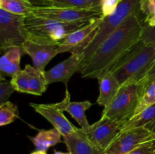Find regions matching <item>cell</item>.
Listing matches in <instances>:
<instances>
[{
	"instance_id": "6da1fadb",
	"label": "cell",
	"mask_w": 155,
	"mask_h": 154,
	"mask_svg": "<svg viewBox=\"0 0 155 154\" xmlns=\"http://www.w3.org/2000/svg\"><path fill=\"white\" fill-rule=\"evenodd\" d=\"M143 24L139 14L131 15L82 63L80 72L85 79H98L110 72L141 42Z\"/></svg>"
},
{
	"instance_id": "7a4b0ae2",
	"label": "cell",
	"mask_w": 155,
	"mask_h": 154,
	"mask_svg": "<svg viewBox=\"0 0 155 154\" xmlns=\"http://www.w3.org/2000/svg\"><path fill=\"white\" fill-rule=\"evenodd\" d=\"M155 62V45L139 42L111 71L120 85L138 82Z\"/></svg>"
},
{
	"instance_id": "3957f363",
	"label": "cell",
	"mask_w": 155,
	"mask_h": 154,
	"mask_svg": "<svg viewBox=\"0 0 155 154\" xmlns=\"http://www.w3.org/2000/svg\"><path fill=\"white\" fill-rule=\"evenodd\" d=\"M141 1L142 0H122L113 14L102 18L95 36L82 51L85 54V60L89 58L98 46L131 15L141 13Z\"/></svg>"
},
{
	"instance_id": "277c9868",
	"label": "cell",
	"mask_w": 155,
	"mask_h": 154,
	"mask_svg": "<svg viewBox=\"0 0 155 154\" xmlns=\"http://www.w3.org/2000/svg\"><path fill=\"white\" fill-rule=\"evenodd\" d=\"M24 23L29 38L60 44L70 33L89 22L65 23L30 15L25 17Z\"/></svg>"
},
{
	"instance_id": "5b68a950",
	"label": "cell",
	"mask_w": 155,
	"mask_h": 154,
	"mask_svg": "<svg viewBox=\"0 0 155 154\" xmlns=\"http://www.w3.org/2000/svg\"><path fill=\"white\" fill-rule=\"evenodd\" d=\"M140 98V86L137 82L121 85L110 104L104 108L101 116L124 123L133 116Z\"/></svg>"
},
{
	"instance_id": "8992f818",
	"label": "cell",
	"mask_w": 155,
	"mask_h": 154,
	"mask_svg": "<svg viewBox=\"0 0 155 154\" xmlns=\"http://www.w3.org/2000/svg\"><path fill=\"white\" fill-rule=\"evenodd\" d=\"M25 17L0 8V49L1 51L15 47L22 48L29 34L24 23Z\"/></svg>"
},
{
	"instance_id": "52a82bcc",
	"label": "cell",
	"mask_w": 155,
	"mask_h": 154,
	"mask_svg": "<svg viewBox=\"0 0 155 154\" xmlns=\"http://www.w3.org/2000/svg\"><path fill=\"white\" fill-rule=\"evenodd\" d=\"M31 15L65 23L89 22L103 17L101 8H77L51 6H34Z\"/></svg>"
},
{
	"instance_id": "ba28073f",
	"label": "cell",
	"mask_w": 155,
	"mask_h": 154,
	"mask_svg": "<svg viewBox=\"0 0 155 154\" xmlns=\"http://www.w3.org/2000/svg\"><path fill=\"white\" fill-rule=\"evenodd\" d=\"M155 140V131L147 127L120 132L101 154H128L141 145Z\"/></svg>"
},
{
	"instance_id": "9c48e42d",
	"label": "cell",
	"mask_w": 155,
	"mask_h": 154,
	"mask_svg": "<svg viewBox=\"0 0 155 154\" xmlns=\"http://www.w3.org/2000/svg\"><path fill=\"white\" fill-rule=\"evenodd\" d=\"M123 124L121 121L101 116L98 122L91 125L90 128L84 132L88 140L103 152L119 134Z\"/></svg>"
},
{
	"instance_id": "30bf717a",
	"label": "cell",
	"mask_w": 155,
	"mask_h": 154,
	"mask_svg": "<svg viewBox=\"0 0 155 154\" xmlns=\"http://www.w3.org/2000/svg\"><path fill=\"white\" fill-rule=\"evenodd\" d=\"M102 18L103 17L92 20L81 28L70 33L58 46V53L82 52L95 36Z\"/></svg>"
},
{
	"instance_id": "8fae6325",
	"label": "cell",
	"mask_w": 155,
	"mask_h": 154,
	"mask_svg": "<svg viewBox=\"0 0 155 154\" xmlns=\"http://www.w3.org/2000/svg\"><path fill=\"white\" fill-rule=\"evenodd\" d=\"M60 44L28 38L23 45L22 49L24 54L31 57L35 68L45 71L46 65L58 54L57 48Z\"/></svg>"
},
{
	"instance_id": "7c38bea8",
	"label": "cell",
	"mask_w": 155,
	"mask_h": 154,
	"mask_svg": "<svg viewBox=\"0 0 155 154\" xmlns=\"http://www.w3.org/2000/svg\"><path fill=\"white\" fill-rule=\"evenodd\" d=\"M30 106L36 112L48 121L53 128H56L63 137L76 132L79 128L74 126L64 115L63 110L56 104H34L30 103Z\"/></svg>"
},
{
	"instance_id": "4fadbf2b",
	"label": "cell",
	"mask_w": 155,
	"mask_h": 154,
	"mask_svg": "<svg viewBox=\"0 0 155 154\" xmlns=\"http://www.w3.org/2000/svg\"><path fill=\"white\" fill-rule=\"evenodd\" d=\"M84 60L85 54L83 52L73 53L68 59L58 63L49 70L45 71L48 84L61 82L67 87L72 75L80 70Z\"/></svg>"
},
{
	"instance_id": "5bb4252c",
	"label": "cell",
	"mask_w": 155,
	"mask_h": 154,
	"mask_svg": "<svg viewBox=\"0 0 155 154\" xmlns=\"http://www.w3.org/2000/svg\"><path fill=\"white\" fill-rule=\"evenodd\" d=\"M58 105L63 111H67L75 119L84 131H87L90 128L91 125L88 122L86 112L92 106L89 101H71V95L66 90L64 99L58 103Z\"/></svg>"
},
{
	"instance_id": "9a60e30c",
	"label": "cell",
	"mask_w": 155,
	"mask_h": 154,
	"mask_svg": "<svg viewBox=\"0 0 155 154\" xmlns=\"http://www.w3.org/2000/svg\"><path fill=\"white\" fill-rule=\"evenodd\" d=\"M63 141L71 154H101L102 151L94 146L81 128L70 135L63 137Z\"/></svg>"
},
{
	"instance_id": "2e32d148",
	"label": "cell",
	"mask_w": 155,
	"mask_h": 154,
	"mask_svg": "<svg viewBox=\"0 0 155 154\" xmlns=\"http://www.w3.org/2000/svg\"><path fill=\"white\" fill-rule=\"evenodd\" d=\"M97 79L99 85V96L96 103L105 108L116 96L121 85L110 72L104 73Z\"/></svg>"
},
{
	"instance_id": "e0dca14e",
	"label": "cell",
	"mask_w": 155,
	"mask_h": 154,
	"mask_svg": "<svg viewBox=\"0 0 155 154\" xmlns=\"http://www.w3.org/2000/svg\"><path fill=\"white\" fill-rule=\"evenodd\" d=\"M22 48L15 47L6 50L0 58V72L1 79H4V75L14 76L21 70V58L24 54Z\"/></svg>"
},
{
	"instance_id": "ac0fdd59",
	"label": "cell",
	"mask_w": 155,
	"mask_h": 154,
	"mask_svg": "<svg viewBox=\"0 0 155 154\" xmlns=\"http://www.w3.org/2000/svg\"><path fill=\"white\" fill-rule=\"evenodd\" d=\"M28 76V94L36 96H41L48 87L45 71H40L30 64L25 68Z\"/></svg>"
},
{
	"instance_id": "d6986e66",
	"label": "cell",
	"mask_w": 155,
	"mask_h": 154,
	"mask_svg": "<svg viewBox=\"0 0 155 154\" xmlns=\"http://www.w3.org/2000/svg\"><path fill=\"white\" fill-rule=\"evenodd\" d=\"M62 134L56 128L39 130V132L34 137H29L30 140L36 147V150L45 151L51 146H54L61 141Z\"/></svg>"
},
{
	"instance_id": "ffe728a7",
	"label": "cell",
	"mask_w": 155,
	"mask_h": 154,
	"mask_svg": "<svg viewBox=\"0 0 155 154\" xmlns=\"http://www.w3.org/2000/svg\"><path fill=\"white\" fill-rule=\"evenodd\" d=\"M155 122V104L142 110L136 116H133L126 121L120 127V132L133 128L147 127L149 128Z\"/></svg>"
},
{
	"instance_id": "44dd1931",
	"label": "cell",
	"mask_w": 155,
	"mask_h": 154,
	"mask_svg": "<svg viewBox=\"0 0 155 154\" xmlns=\"http://www.w3.org/2000/svg\"><path fill=\"white\" fill-rule=\"evenodd\" d=\"M33 7L30 0H0V8L24 17L32 14Z\"/></svg>"
},
{
	"instance_id": "7402d4cb",
	"label": "cell",
	"mask_w": 155,
	"mask_h": 154,
	"mask_svg": "<svg viewBox=\"0 0 155 154\" xmlns=\"http://www.w3.org/2000/svg\"><path fill=\"white\" fill-rule=\"evenodd\" d=\"M34 6L93 8L86 0H30Z\"/></svg>"
},
{
	"instance_id": "603a6c76",
	"label": "cell",
	"mask_w": 155,
	"mask_h": 154,
	"mask_svg": "<svg viewBox=\"0 0 155 154\" xmlns=\"http://www.w3.org/2000/svg\"><path fill=\"white\" fill-rule=\"evenodd\" d=\"M155 104V79L146 86L139 100V104L133 113V116H136L139 113ZM132 116V117H133Z\"/></svg>"
},
{
	"instance_id": "cb8c5ba5",
	"label": "cell",
	"mask_w": 155,
	"mask_h": 154,
	"mask_svg": "<svg viewBox=\"0 0 155 154\" xmlns=\"http://www.w3.org/2000/svg\"><path fill=\"white\" fill-rule=\"evenodd\" d=\"M19 111L15 104L8 101L0 104V125L5 126L15 122L18 117Z\"/></svg>"
},
{
	"instance_id": "d4e9b609",
	"label": "cell",
	"mask_w": 155,
	"mask_h": 154,
	"mask_svg": "<svg viewBox=\"0 0 155 154\" xmlns=\"http://www.w3.org/2000/svg\"><path fill=\"white\" fill-rule=\"evenodd\" d=\"M10 82L16 91L28 94V76L25 69L12 76Z\"/></svg>"
},
{
	"instance_id": "484cf974",
	"label": "cell",
	"mask_w": 155,
	"mask_h": 154,
	"mask_svg": "<svg viewBox=\"0 0 155 154\" xmlns=\"http://www.w3.org/2000/svg\"><path fill=\"white\" fill-rule=\"evenodd\" d=\"M141 42L144 45H155V27L143 24V29L141 34Z\"/></svg>"
},
{
	"instance_id": "4316f807",
	"label": "cell",
	"mask_w": 155,
	"mask_h": 154,
	"mask_svg": "<svg viewBox=\"0 0 155 154\" xmlns=\"http://www.w3.org/2000/svg\"><path fill=\"white\" fill-rule=\"evenodd\" d=\"M15 91V89L12 86L11 82L6 80L1 79L0 82V104H4L5 102L8 101V98Z\"/></svg>"
},
{
	"instance_id": "83f0119b",
	"label": "cell",
	"mask_w": 155,
	"mask_h": 154,
	"mask_svg": "<svg viewBox=\"0 0 155 154\" xmlns=\"http://www.w3.org/2000/svg\"><path fill=\"white\" fill-rule=\"evenodd\" d=\"M121 1L122 0H102L101 10L102 12L103 18H105L113 14Z\"/></svg>"
},
{
	"instance_id": "f1b7e54d",
	"label": "cell",
	"mask_w": 155,
	"mask_h": 154,
	"mask_svg": "<svg viewBox=\"0 0 155 154\" xmlns=\"http://www.w3.org/2000/svg\"><path fill=\"white\" fill-rule=\"evenodd\" d=\"M155 79V62L153 63V65L151 66V67L150 68L149 70L146 72L145 75L138 82V84L140 86V95L142 93V91H144V89L146 88V86L148 85L149 83H151V82L154 81Z\"/></svg>"
},
{
	"instance_id": "f546056e",
	"label": "cell",
	"mask_w": 155,
	"mask_h": 154,
	"mask_svg": "<svg viewBox=\"0 0 155 154\" xmlns=\"http://www.w3.org/2000/svg\"><path fill=\"white\" fill-rule=\"evenodd\" d=\"M128 154H155V140L141 145Z\"/></svg>"
},
{
	"instance_id": "4dcf8cb0",
	"label": "cell",
	"mask_w": 155,
	"mask_h": 154,
	"mask_svg": "<svg viewBox=\"0 0 155 154\" xmlns=\"http://www.w3.org/2000/svg\"><path fill=\"white\" fill-rule=\"evenodd\" d=\"M141 13L148 18L155 12V0H142L140 4Z\"/></svg>"
},
{
	"instance_id": "1f68e13d",
	"label": "cell",
	"mask_w": 155,
	"mask_h": 154,
	"mask_svg": "<svg viewBox=\"0 0 155 154\" xmlns=\"http://www.w3.org/2000/svg\"><path fill=\"white\" fill-rule=\"evenodd\" d=\"M144 24L150 27H155V12L148 18L144 19Z\"/></svg>"
},
{
	"instance_id": "d6a6232c",
	"label": "cell",
	"mask_w": 155,
	"mask_h": 154,
	"mask_svg": "<svg viewBox=\"0 0 155 154\" xmlns=\"http://www.w3.org/2000/svg\"><path fill=\"white\" fill-rule=\"evenodd\" d=\"M93 8H101L102 0H86Z\"/></svg>"
},
{
	"instance_id": "836d02e7",
	"label": "cell",
	"mask_w": 155,
	"mask_h": 154,
	"mask_svg": "<svg viewBox=\"0 0 155 154\" xmlns=\"http://www.w3.org/2000/svg\"><path fill=\"white\" fill-rule=\"evenodd\" d=\"M30 154H47L45 151H41V150H36L34 152H31Z\"/></svg>"
},
{
	"instance_id": "e575fe53",
	"label": "cell",
	"mask_w": 155,
	"mask_h": 154,
	"mask_svg": "<svg viewBox=\"0 0 155 154\" xmlns=\"http://www.w3.org/2000/svg\"><path fill=\"white\" fill-rule=\"evenodd\" d=\"M54 154H71V152L68 151V152H60V151H55V152H54Z\"/></svg>"
},
{
	"instance_id": "d590c367",
	"label": "cell",
	"mask_w": 155,
	"mask_h": 154,
	"mask_svg": "<svg viewBox=\"0 0 155 154\" xmlns=\"http://www.w3.org/2000/svg\"><path fill=\"white\" fill-rule=\"evenodd\" d=\"M149 128H150V129L153 130V131H155V122H154V123H153L152 125H151V127H150Z\"/></svg>"
},
{
	"instance_id": "8d00e7d4",
	"label": "cell",
	"mask_w": 155,
	"mask_h": 154,
	"mask_svg": "<svg viewBox=\"0 0 155 154\" xmlns=\"http://www.w3.org/2000/svg\"></svg>"
}]
</instances>
